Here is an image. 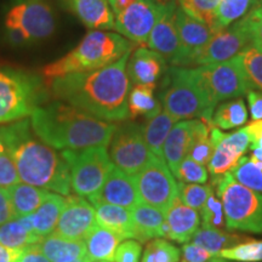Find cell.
Here are the masks:
<instances>
[{
    "instance_id": "obj_1",
    "label": "cell",
    "mask_w": 262,
    "mask_h": 262,
    "mask_svg": "<svg viewBox=\"0 0 262 262\" xmlns=\"http://www.w3.org/2000/svg\"><path fill=\"white\" fill-rule=\"evenodd\" d=\"M133 50L114 63L93 72L55 78L51 91L57 100L70 103L104 122H125L130 118V79L126 64Z\"/></svg>"
},
{
    "instance_id": "obj_2",
    "label": "cell",
    "mask_w": 262,
    "mask_h": 262,
    "mask_svg": "<svg viewBox=\"0 0 262 262\" xmlns=\"http://www.w3.org/2000/svg\"><path fill=\"white\" fill-rule=\"evenodd\" d=\"M0 134L22 182L51 189L61 195L70 194L71 172L67 163L52 147L38 140L31 120H17L0 127Z\"/></svg>"
},
{
    "instance_id": "obj_3",
    "label": "cell",
    "mask_w": 262,
    "mask_h": 262,
    "mask_svg": "<svg viewBox=\"0 0 262 262\" xmlns=\"http://www.w3.org/2000/svg\"><path fill=\"white\" fill-rule=\"evenodd\" d=\"M29 120L38 139L52 148L63 150L107 147L117 129L114 123L98 119L63 101L37 107Z\"/></svg>"
},
{
    "instance_id": "obj_4",
    "label": "cell",
    "mask_w": 262,
    "mask_h": 262,
    "mask_svg": "<svg viewBox=\"0 0 262 262\" xmlns=\"http://www.w3.org/2000/svg\"><path fill=\"white\" fill-rule=\"evenodd\" d=\"M133 42L119 33L90 31L77 48L45 66L41 73L47 79L52 80L71 73L101 70L122 58L127 51L133 50Z\"/></svg>"
},
{
    "instance_id": "obj_5",
    "label": "cell",
    "mask_w": 262,
    "mask_h": 262,
    "mask_svg": "<svg viewBox=\"0 0 262 262\" xmlns=\"http://www.w3.org/2000/svg\"><path fill=\"white\" fill-rule=\"evenodd\" d=\"M160 102L164 111L176 120L201 119L211 124L216 106L196 84L187 67H170L166 72Z\"/></svg>"
},
{
    "instance_id": "obj_6",
    "label": "cell",
    "mask_w": 262,
    "mask_h": 262,
    "mask_svg": "<svg viewBox=\"0 0 262 262\" xmlns=\"http://www.w3.org/2000/svg\"><path fill=\"white\" fill-rule=\"evenodd\" d=\"M215 187L224 206L226 227L262 233V194L239 183L229 171L216 182Z\"/></svg>"
},
{
    "instance_id": "obj_7",
    "label": "cell",
    "mask_w": 262,
    "mask_h": 262,
    "mask_svg": "<svg viewBox=\"0 0 262 262\" xmlns=\"http://www.w3.org/2000/svg\"><path fill=\"white\" fill-rule=\"evenodd\" d=\"M188 72L215 106L243 96L250 90L241 54L220 63L188 68Z\"/></svg>"
},
{
    "instance_id": "obj_8",
    "label": "cell",
    "mask_w": 262,
    "mask_h": 262,
    "mask_svg": "<svg viewBox=\"0 0 262 262\" xmlns=\"http://www.w3.org/2000/svg\"><path fill=\"white\" fill-rule=\"evenodd\" d=\"M61 156L70 168L72 191L83 198L96 194L116 166L103 146L64 149Z\"/></svg>"
},
{
    "instance_id": "obj_9",
    "label": "cell",
    "mask_w": 262,
    "mask_h": 262,
    "mask_svg": "<svg viewBox=\"0 0 262 262\" xmlns=\"http://www.w3.org/2000/svg\"><path fill=\"white\" fill-rule=\"evenodd\" d=\"M38 78L24 72L0 68V124L31 116L40 94Z\"/></svg>"
},
{
    "instance_id": "obj_10",
    "label": "cell",
    "mask_w": 262,
    "mask_h": 262,
    "mask_svg": "<svg viewBox=\"0 0 262 262\" xmlns=\"http://www.w3.org/2000/svg\"><path fill=\"white\" fill-rule=\"evenodd\" d=\"M6 31H17L27 42L50 38L56 29L54 10L47 0H19L5 16Z\"/></svg>"
},
{
    "instance_id": "obj_11",
    "label": "cell",
    "mask_w": 262,
    "mask_h": 262,
    "mask_svg": "<svg viewBox=\"0 0 262 262\" xmlns=\"http://www.w3.org/2000/svg\"><path fill=\"white\" fill-rule=\"evenodd\" d=\"M134 178L141 202L166 214L179 195V189L165 160L153 156Z\"/></svg>"
},
{
    "instance_id": "obj_12",
    "label": "cell",
    "mask_w": 262,
    "mask_h": 262,
    "mask_svg": "<svg viewBox=\"0 0 262 262\" xmlns=\"http://www.w3.org/2000/svg\"><path fill=\"white\" fill-rule=\"evenodd\" d=\"M153 156L147 147L142 125L133 122L117 125L110 142V157L117 168L135 176Z\"/></svg>"
},
{
    "instance_id": "obj_13",
    "label": "cell",
    "mask_w": 262,
    "mask_h": 262,
    "mask_svg": "<svg viewBox=\"0 0 262 262\" xmlns=\"http://www.w3.org/2000/svg\"><path fill=\"white\" fill-rule=\"evenodd\" d=\"M253 45L250 26L247 16L217 32L211 40L195 55L191 67L220 63L242 54Z\"/></svg>"
},
{
    "instance_id": "obj_14",
    "label": "cell",
    "mask_w": 262,
    "mask_h": 262,
    "mask_svg": "<svg viewBox=\"0 0 262 262\" xmlns=\"http://www.w3.org/2000/svg\"><path fill=\"white\" fill-rule=\"evenodd\" d=\"M164 6L157 0H135L122 14L116 16L114 28L127 40L143 47L162 16Z\"/></svg>"
},
{
    "instance_id": "obj_15",
    "label": "cell",
    "mask_w": 262,
    "mask_h": 262,
    "mask_svg": "<svg viewBox=\"0 0 262 262\" xmlns=\"http://www.w3.org/2000/svg\"><path fill=\"white\" fill-rule=\"evenodd\" d=\"M210 137L215 149L208 164V170L211 176L210 185L215 187L216 182L226 172L231 171L244 156L250 147V139L245 127L232 134H224L221 129L214 125H211Z\"/></svg>"
},
{
    "instance_id": "obj_16",
    "label": "cell",
    "mask_w": 262,
    "mask_h": 262,
    "mask_svg": "<svg viewBox=\"0 0 262 262\" xmlns=\"http://www.w3.org/2000/svg\"><path fill=\"white\" fill-rule=\"evenodd\" d=\"M176 3L165 4L164 11L150 32L147 45L150 50L158 52L166 62L175 67H183L185 55L176 28Z\"/></svg>"
},
{
    "instance_id": "obj_17",
    "label": "cell",
    "mask_w": 262,
    "mask_h": 262,
    "mask_svg": "<svg viewBox=\"0 0 262 262\" xmlns=\"http://www.w3.org/2000/svg\"><path fill=\"white\" fill-rule=\"evenodd\" d=\"M96 225V211L90 202L79 195H67L55 233L67 239H84Z\"/></svg>"
},
{
    "instance_id": "obj_18",
    "label": "cell",
    "mask_w": 262,
    "mask_h": 262,
    "mask_svg": "<svg viewBox=\"0 0 262 262\" xmlns=\"http://www.w3.org/2000/svg\"><path fill=\"white\" fill-rule=\"evenodd\" d=\"M89 202L90 204L106 203L131 210L134 206L141 203L135 178L114 166L102 188L96 194L89 196Z\"/></svg>"
},
{
    "instance_id": "obj_19",
    "label": "cell",
    "mask_w": 262,
    "mask_h": 262,
    "mask_svg": "<svg viewBox=\"0 0 262 262\" xmlns=\"http://www.w3.org/2000/svg\"><path fill=\"white\" fill-rule=\"evenodd\" d=\"M176 28L183 48V67H191L192 60L211 40L216 33L203 22L191 17L181 8H176Z\"/></svg>"
},
{
    "instance_id": "obj_20",
    "label": "cell",
    "mask_w": 262,
    "mask_h": 262,
    "mask_svg": "<svg viewBox=\"0 0 262 262\" xmlns=\"http://www.w3.org/2000/svg\"><path fill=\"white\" fill-rule=\"evenodd\" d=\"M166 71V61L158 52L140 47L131 52L126 73L131 83L156 85Z\"/></svg>"
},
{
    "instance_id": "obj_21",
    "label": "cell",
    "mask_w": 262,
    "mask_h": 262,
    "mask_svg": "<svg viewBox=\"0 0 262 262\" xmlns=\"http://www.w3.org/2000/svg\"><path fill=\"white\" fill-rule=\"evenodd\" d=\"M62 4L93 31L114 28V14L107 0H62Z\"/></svg>"
},
{
    "instance_id": "obj_22",
    "label": "cell",
    "mask_w": 262,
    "mask_h": 262,
    "mask_svg": "<svg viewBox=\"0 0 262 262\" xmlns=\"http://www.w3.org/2000/svg\"><path fill=\"white\" fill-rule=\"evenodd\" d=\"M199 225H201L199 212L186 205L179 195L176 196L171 208L166 212V226H168L166 238L181 244L188 243L199 229Z\"/></svg>"
},
{
    "instance_id": "obj_23",
    "label": "cell",
    "mask_w": 262,
    "mask_h": 262,
    "mask_svg": "<svg viewBox=\"0 0 262 262\" xmlns=\"http://www.w3.org/2000/svg\"><path fill=\"white\" fill-rule=\"evenodd\" d=\"M130 212L136 229L137 241L140 243H145L153 238H166V214L163 211L141 202L134 206Z\"/></svg>"
},
{
    "instance_id": "obj_24",
    "label": "cell",
    "mask_w": 262,
    "mask_h": 262,
    "mask_svg": "<svg viewBox=\"0 0 262 262\" xmlns=\"http://www.w3.org/2000/svg\"><path fill=\"white\" fill-rule=\"evenodd\" d=\"M193 119L182 120L172 126L163 147V155L170 171L175 176L180 164L188 156L192 139Z\"/></svg>"
},
{
    "instance_id": "obj_25",
    "label": "cell",
    "mask_w": 262,
    "mask_h": 262,
    "mask_svg": "<svg viewBox=\"0 0 262 262\" xmlns=\"http://www.w3.org/2000/svg\"><path fill=\"white\" fill-rule=\"evenodd\" d=\"M96 211L97 225L110 229L113 233L119 235L120 239L134 238L137 241V233L134 226L133 217L129 209L122 206L106 204V203H96L91 204Z\"/></svg>"
},
{
    "instance_id": "obj_26",
    "label": "cell",
    "mask_w": 262,
    "mask_h": 262,
    "mask_svg": "<svg viewBox=\"0 0 262 262\" xmlns=\"http://www.w3.org/2000/svg\"><path fill=\"white\" fill-rule=\"evenodd\" d=\"M38 247L51 262H72L86 256L84 239L62 238L56 233L42 238Z\"/></svg>"
},
{
    "instance_id": "obj_27",
    "label": "cell",
    "mask_w": 262,
    "mask_h": 262,
    "mask_svg": "<svg viewBox=\"0 0 262 262\" xmlns=\"http://www.w3.org/2000/svg\"><path fill=\"white\" fill-rule=\"evenodd\" d=\"M120 242L122 239L119 235L96 225L84 238L88 260L90 262L113 261Z\"/></svg>"
},
{
    "instance_id": "obj_28",
    "label": "cell",
    "mask_w": 262,
    "mask_h": 262,
    "mask_svg": "<svg viewBox=\"0 0 262 262\" xmlns=\"http://www.w3.org/2000/svg\"><path fill=\"white\" fill-rule=\"evenodd\" d=\"M64 206V196L49 192L40 206L31 215L34 233L41 238L54 233Z\"/></svg>"
},
{
    "instance_id": "obj_29",
    "label": "cell",
    "mask_w": 262,
    "mask_h": 262,
    "mask_svg": "<svg viewBox=\"0 0 262 262\" xmlns=\"http://www.w3.org/2000/svg\"><path fill=\"white\" fill-rule=\"evenodd\" d=\"M34 233L31 215L15 219L0 226V243L11 249H25L41 242Z\"/></svg>"
},
{
    "instance_id": "obj_30",
    "label": "cell",
    "mask_w": 262,
    "mask_h": 262,
    "mask_svg": "<svg viewBox=\"0 0 262 262\" xmlns=\"http://www.w3.org/2000/svg\"><path fill=\"white\" fill-rule=\"evenodd\" d=\"M6 189H8L16 219L32 215L40 206L49 193L47 189L21 182Z\"/></svg>"
},
{
    "instance_id": "obj_31",
    "label": "cell",
    "mask_w": 262,
    "mask_h": 262,
    "mask_svg": "<svg viewBox=\"0 0 262 262\" xmlns=\"http://www.w3.org/2000/svg\"><path fill=\"white\" fill-rule=\"evenodd\" d=\"M176 122L178 120L170 116L169 113H166L165 111L147 119L145 126H143V136H145L147 147L152 152V155L160 159H164V142H165L166 137H168Z\"/></svg>"
},
{
    "instance_id": "obj_32",
    "label": "cell",
    "mask_w": 262,
    "mask_h": 262,
    "mask_svg": "<svg viewBox=\"0 0 262 262\" xmlns=\"http://www.w3.org/2000/svg\"><path fill=\"white\" fill-rule=\"evenodd\" d=\"M192 239L193 243L204 248L214 256L220 254L225 249L235 247V245L249 241V238L243 237V235L227 233L220 228H210L204 227V226L195 232Z\"/></svg>"
},
{
    "instance_id": "obj_33",
    "label": "cell",
    "mask_w": 262,
    "mask_h": 262,
    "mask_svg": "<svg viewBox=\"0 0 262 262\" xmlns=\"http://www.w3.org/2000/svg\"><path fill=\"white\" fill-rule=\"evenodd\" d=\"M155 88L153 84H137L131 89L127 98L130 118L143 116L149 119L162 112V106L155 97Z\"/></svg>"
},
{
    "instance_id": "obj_34",
    "label": "cell",
    "mask_w": 262,
    "mask_h": 262,
    "mask_svg": "<svg viewBox=\"0 0 262 262\" xmlns=\"http://www.w3.org/2000/svg\"><path fill=\"white\" fill-rule=\"evenodd\" d=\"M229 172L239 183L262 193V150L253 149L251 157H242Z\"/></svg>"
},
{
    "instance_id": "obj_35",
    "label": "cell",
    "mask_w": 262,
    "mask_h": 262,
    "mask_svg": "<svg viewBox=\"0 0 262 262\" xmlns=\"http://www.w3.org/2000/svg\"><path fill=\"white\" fill-rule=\"evenodd\" d=\"M248 120V111L243 98L237 97L217 104L211 118V124L219 129L229 130L244 125Z\"/></svg>"
},
{
    "instance_id": "obj_36",
    "label": "cell",
    "mask_w": 262,
    "mask_h": 262,
    "mask_svg": "<svg viewBox=\"0 0 262 262\" xmlns=\"http://www.w3.org/2000/svg\"><path fill=\"white\" fill-rule=\"evenodd\" d=\"M210 124L201 119H193L191 146L187 157L204 166L210 162L215 149L210 137Z\"/></svg>"
},
{
    "instance_id": "obj_37",
    "label": "cell",
    "mask_w": 262,
    "mask_h": 262,
    "mask_svg": "<svg viewBox=\"0 0 262 262\" xmlns=\"http://www.w3.org/2000/svg\"><path fill=\"white\" fill-rule=\"evenodd\" d=\"M256 3L257 0H221L216 9V33L244 17Z\"/></svg>"
},
{
    "instance_id": "obj_38",
    "label": "cell",
    "mask_w": 262,
    "mask_h": 262,
    "mask_svg": "<svg viewBox=\"0 0 262 262\" xmlns=\"http://www.w3.org/2000/svg\"><path fill=\"white\" fill-rule=\"evenodd\" d=\"M221 0H180V8L191 17L198 19L215 31L216 9Z\"/></svg>"
},
{
    "instance_id": "obj_39",
    "label": "cell",
    "mask_w": 262,
    "mask_h": 262,
    "mask_svg": "<svg viewBox=\"0 0 262 262\" xmlns=\"http://www.w3.org/2000/svg\"><path fill=\"white\" fill-rule=\"evenodd\" d=\"M179 196L189 208L201 212L209 195L212 193L211 185H194V183L178 182Z\"/></svg>"
},
{
    "instance_id": "obj_40",
    "label": "cell",
    "mask_w": 262,
    "mask_h": 262,
    "mask_svg": "<svg viewBox=\"0 0 262 262\" xmlns=\"http://www.w3.org/2000/svg\"><path fill=\"white\" fill-rule=\"evenodd\" d=\"M249 86L262 91V51L251 45L241 54Z\"/></svg>"
},
{
    "instance_id": "obj_41",
    "label": "cell",
    "mask_w": 262,
    "mask_h": 262,
    "mask_svg": "<svg viewBox=\"0 0 262 262\" xmlns=\"http://www.w3.org/2000/svg\"><path fill=\"white\" fill-rule=\"evenodd\" d=\"M219 256L238 262H262V241H249L225 249Z\"/></svg>"
},
{
    "instance_id": "obj_42",
    "label": "cell",
    "mask_w": 262,
    "mask_h": 262,
    "mask_svg": "<svg viewBox=\"0 0 262 262\" xmlns=\"http://www.w3.org/2000/svg\"><path fill=\"white\" fill-rule=\"evenodd\" d=\"M180 250L164 239H155L147 244L141 262H179Z\"/></svg>"
},
{
    "instance_id": "obj_43",
    "label": "cell",
    "mask_w": 262,
    "mask_h": 262,
    "mask_svg": "<svg viewBox=\"0 0 262 262\" xmlns=\"http://www.w3.org/2000/svg\"><path fill=\"white\" fill-rule=\"evenodd\" d=\"M19 181L21 180H19L14 160L10 156L8 147L0 134V187L9 188Z\"/></svg>"
},
{
    "instance_id": "obj_44",
    "label": "cell",
    "mask_w": 262,
    "mask_h": 262,
    "mask_svg": "<svg viewBox=\"0 0 262 262\" xmlns=\"http://www.w3.org/2000/svg\"><path fill=\"white\" fill-rule=\"evenodd\" d=\"M203 219V226L210 228H222L226 226L224 206L220 199L214 194V192L209 195L203 210L199 212Z\"/></svg>"
},
{
    "instance_id": "obj_45",
    "label": "cell",
    "mask_w": 262,
    "mask_h": 262,
    "mask_svg": "<svg viewBox=\"0 0 262 262\" xmlns=\"http://www.w3.org/2000/svg\"><path fill=\"white\" fill-rule=\"evenodd\" d=\"M175 178L186 183H205L209 179V173L204 165L186 157L180 164Z\"/></svg>"
},
{
    "instance_id": "obj_46",
    "label": "cell",
    "mask_w": 262,
    "mask_h": 262,
    "mask_svg": "<svg viewBox=\"0 0 262 262\" xmlns=\"http://www.w3.org/2000/svg\"><path fill=\"white\" fill-rule=\"evenodd\" d=\"M245 16L250 26L253 45L262 51V0H257L256 5Z\"/></svg>"
},
{
    "instance_id": "obj_47",
    "label": "cell",
    "mask_w": 262,
    "mask_h": 262,
    "mask_svg": "<svg viewBox=\"0 0 262 262\" xmlns=\"http://www.w3.org/2000/svg\"><path fill=\"white\" fill-rule=\"evenodd\" d=\"M142 247L139 241H125L118 245L114 261L116 262H140Z\"/></svg>"
},
{
    "instance_id": "obj_48",
    "label": "cell",
    "mask_w": 262,
    "mask_h": 262,
    "mask_svg": "<svg viewBox=\"0 0 262 262\" xmlns=\"http://www.w3.org/2000/svg\"><path fill=\"white\" fill-rule=\"evenodd\" d=\"M182 254L185 262H206L214 256L208 250H205L204 248L199 247L194 243L183 244Z\"/></svg>"
},
{
    "instance_id": "obj_49",
    "label": "cell",
    "mask_w": 262,
    "mask_h": 262,
    "mask_svg": "<svg viewBox=\"0 0 262 262\" xmlns=\"http://www.w3.org/2000/svg\"><path fill=\"white\" fill-rule=\"evenodd\" d=\"M15 212L12 209L11 201H10L8 189L0 187V226L15 220Z\"/></svg>"
},
{
    "instance_id": "obj_50",
    "label": "cell",
    "mask_w": 262,
    "mask_h": 262,
    "mask_svg": "<svg viewBox=\"0 0 262 262\" xmlns=\"http://www.w3.org/2000/svg\"><path fill=\"white\" fill-rule=\"evenodd\" d=\"M248 103L250 108L251 119L261 120L262 119V91L249 90L247 93Z\"/></svg>"
},
{
    "instance_id": "obj_51",
    "label": "cell",
    "mask_w": 262,
    "mask_h": 262,
    "mask_svg": "<svg viewBox=\"0 0 262 262\" xmlns=\"http://www.w3.org/2000/svg\"><path fill=\"white\" fill-rule=\"evenodd\" d=\"M18 262H51V261L41 253V250L39 249L38 244H34L24 249V253H22Z\"/></svg>"
},
{
    "instance_id": "obj_52",
    "label": "cell",
    "mask_w": 262,
    "mask_h": 262,
    "mask_svg": "<svg viewBox=\"0 0 262 262\" xmlns=\"http://www.w3.org/2000/svg\"><path fill=\"white\" fill-rule=\"evenodd\" d=\"M24 249H11L0 243V262H18Z\"/></svg>"
},
{
    "instance_id": "obj_53",
    "label": "cell",
    "mask_w": 262,
    "mask_h": 262,
    "mask_svg": "<svg viewBox=\"0 0 262 262\" xmlns=\"http://www.w3.org/2000/svg\"><path fill=\"white\" fill-rule=\"evenodd\" d=\"M134 2H135V0H108L111 9L113 10V14L116 16L122 14L124 10L129 8Z\"/></svg>"
},
{
    "instance_id": "obj_54",
    "label": "cell",
    "mask_w": 262,
    "mask_h": 262,
    "mask_svg": "<svg viewBox=\"0 0 262 262\" xmlns=\"http://www.w3.org/2000/svg\"><path fill=\"white\" fill-rule=\"evenodd\" d=\"M208 262H226V258H222L221 256H219V255H216V256L211 257L210 260H208Z\"/></svg>"
},
{
    "instance_id": "obj_55",
    "label": "cell",
    "mask_w": 262,
    "mask_h": 262,
    "mask_svg": "<svg viewBox=\"0 0 262 262\" xmlns=\"http://www.w3.org/2000/svg\"><path fill=\"white\" fill-rule=\"evenodd\" d=\"M72 262H90V261L88 260L86 256H85L83 258H79V260H75V261H72Z\"/></svg>"
},
{
    "instance_id": "obj_56",
    "label": "cell",
    "mask_w": 262,
    "mask_h": 262,
    "mask_svg": "<svg viewBox=\"0 0 262 262\" xmlns=\"http://www.w3.org/2000/svg\"><path fill=\"white\" fill-rule=\"evenodd\" d=\"M157 2L160 3V4H164V5H165V4H168V3L171 2V0H157Z\"/></svg>"
},
{
    "instance_id": "obj_57",
    "label": "cell",
    "mask_w": 262,
    "mask_h": 262,
    "mask_svg": "<svg viewBox=\"0 0 262 262\" xmlns=\"http://www.w3.org/2000/svg\"><path fill=\"white\" fill-rule=\"evenodd\" d=\"M100 262H112V261H100Z\"/></svg>"
},
{
    "instance_id": "obj_58",
    "label": "cell",
    "mask_w": 262,
    "mask_h": 262,
    "mask_svg": "<svg viewBox=\"0 0 262 262\" xmlns=\"http://www.w3.org/2000/svg\"><path fill=\"white\" fill-rule=\"evenodd\" d=\"M182 262H185V261H182Z\"/></svg>"
}]
</instances>
